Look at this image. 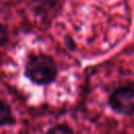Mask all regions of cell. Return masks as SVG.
Returning <instances> with one entry per match:
<instances>
[{
	"label": "cell",
	"instance_id": "cell-1",
	"mask_svg": "<svg viewBox=\"0 0 134 134\" xmlns=\"http://www.w3.org/2000/svg\"><path fill=\"white\" fill-rule=\"evenodd\" d=\"M25 76L37 85H48L52 83L58 74V66L54 60L46 54L30 55L24 68Z\"/></svg>",
	"mask_w": 134,
	"mask_h": 134
},
{
	"label": "cell",
	"instance_id": "cell-2",
	"mask_svg": "<svg viewBox=\"0 0 134 134\" xmlns=\"http://www.w3.org/2000/svg\"><path fill=\"white\" fill-rule=\"evenodd\" d=\"M110 107L117 113H134V87L125 86L115 89L109 98Z\"/></svg>",
	"mask_w": 134,
	"mask_h": 134
},
{
	"label": "cell",
	"instance_id": "cell-3",
	"mask_svg": "<svg viewBox=\"0 0 134 134\" xmlns=\"http://www.w3.org/2000/svg\"><path fill=\"white\" fill-rule=\"evenodd\" d=\"M15 116L10 107L0 98V128L15 124Z\"/></svg>",
	"mask_w": 134,
	"mask_h": 134
},
{
	"label": "cell",
	"instance_id": "cell-4",
	"mask_svg": "<svg viewBox=\"0 0 134 134\" xmlns=\"http://www.w3.org/2000/svg\"><path fill=\"white\" fill-rule=\"evenodd\" d=\"M45 134H74L72 129L66 125H55L49 128Z\"/></svg>",
	"mask_w": 134,
	"mask_h": 134
},
{
	"label": "cell",
	"instance_id": "cell-5",
	"mask_svg": "<svg viewBox=\"0 0 134 134\" xmlns=\"http://www.w3.org/2000/svg\"><path fill=\"white\" fill-rule=\"evenodd\" d=\"M8 40V32L4 25L0 24V47H2Z\"/></svg>",
	"mask_w": 134,
	"mask_h": 134
}]
</instances>
